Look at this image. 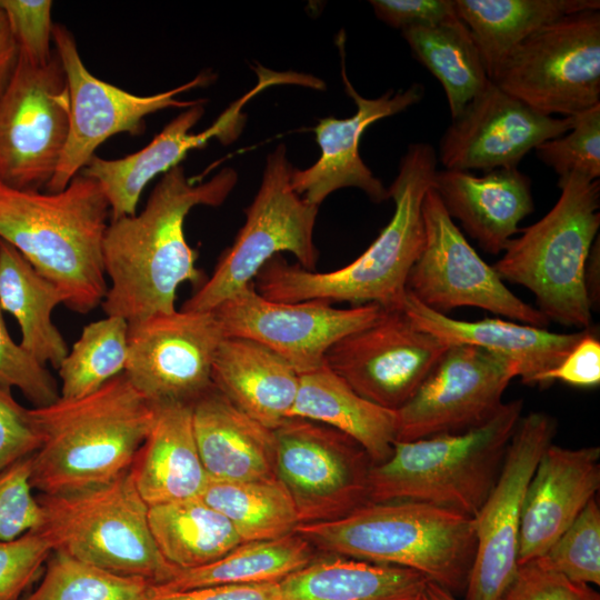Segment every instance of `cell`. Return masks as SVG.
<instances>
[{"label":"cell","mask_w":600,"mask_h":600,"mask_svg":"<svg viewBox=\"0 0 600 600\" xmlns=\"http://www.w3.org/2000/svg\"><path fill=\"white\" fill-rule=\"evenodd\" d=\"M237 181L236 170L226 167L193 183L179 164L162 176L141 212L110 221L102 244L110 279L101 303L106 316L134 323L172 312L182 283L199 288L206 281L186 240L184 220L197 206L223 203Z\"/></svg>","instance_id":"1"},{"label":"cell","mask_w":600,"mask_h":600,"mask_svg":"<svg viewBox=\"0 0 600 600\" xmlns=\"http://www.w3.org/2000/svg\"><path fill=\"white\" fill-rule=\"evenodd\" d=\"M436 172L433 147L410 144L388 189L394 203L393 216L356 260L340 269L320 272L291 264L277 254L254 278L256 290L273 301L319 299L400 309L409 272L424 246L422 203L433 187Z\"/></svg>","instance_id":"2"},{"label":"cell","mask_w":600,"mask_h":600,"mask_svg":"<svg viewBox=\"0 0 600 600\" xmlns=\"http://www.w3.org/2000/svg\"><path fill=\"white\" fill-rule=\"evenodd\" d=\"M41 436L30 457V483L40 494L106 484L127 472L144 442L154 408L124 372L97 391L32 408Z\"/></svg>","instance_id":"3"},{"label":"cell","mask_w":600,"mask_h":600,"mask_svg":"<svg viewBox=\"0 0 600 600\" xmlns=\"http://www.w3.org/2000/svg\"><path fill=\"white\" fill-rule=\"evenodd\" d=\"M108 218L101 187L82 172L57 192L0 183V239L56 284L63 304L78 313L101 306L109 288L102 257Z\"/></svg>","instance_id":"4"},{"label":"cell","mask_w":600,"mask_h":600,"mask_svg":"<svg viewBox=\"0 0 600 600\" xmlns=\"http://www.w3.org/2000/svg\"><path fill=\"white\" fill-rule=\"evenodd\" d=\"M294 532L327 554L413 570L453 596L464 592L476 552L473 518L416 501L368 502Z\"/></svg>","instance_id":"5"},{"label":"cell","mask_w":600,"mask_h":600,"mask_svg":"<svg viewBox=\"0 0 600 600\" xmlns=\"http://www.w3.org/2000/svg\"><path fill=\"white\" fill-rule=\"evenodd\" d=\"M522 410L517 399L476 428L396 441L388 459L370 468L369 502H423L473 518L498 479Z\"/></svg>","instance_id":"6"},{"label":"cell","mask_w":600,"mask_h":600,"mask_svg":"<svg viewBox=\"0 0 600 600\" xmlns=\"http://www.w3.org/2000/svg\"><path fill=\"white\" fill-rule=\"evenodd\" d=\"M561 194L539 221L511 239L492 268L504 281L527 288L550 321L590 328L584 268L600 227V183L571 172L559 178Z\"/></svg>","instance_id":"7"},{"label":"cell","mask_w":600,"mask_h":600,"mask_svg":"<svg viewBox=\"0 0 600 600\" xmlns=\"http://www.w3.org/2000/svg\"><path fill=\"white\" fill-rule=\"evenodd\" d=\"M41 530L53 550L109 572L137 577L151 586L171 580L180 570L160 553L149 526V506L130 469L94 488L40 494Z\"/></svg>","instance_id":"8"},{"label":"cell","mask_w":600,"mask_h":600,"mask_svg":"<svg viewBox=\"0 0 600 600\" xmlns=\"http://www.w3.org/2000/svg\"><path fill=\"white\" fill-rule=\"evenodd\" d=\"M292 167L284 144L267 158L260 188L246 209V221L220 257L213 273L182 304L187 311H213L229 297L253 283L277 254L292 253L297 263L316 270L313 230L318 206L307 202L290 183Z\"/></svg>","instance_id":"9"},{"label":"cell","mask_w":600,"mask_h":600,"mask_svg":"<svg viewBox=\"0 0 600 600\" xmlns=\"http://www.w3.org/2000/svg\"><path fill=\"white\" fill-rule=\"evenodd\" d=\"M538 112L572 117L600 104V12L562 17L526 39L491 80Z\"/></svg>","instance_id":"10"},{"label":"cell","mask_w":600,"mask_h":600,"mask_svg":"<svg viewBox=\"0 0 600 600\" xmlns=\"http://www.w3.org/2000/svg\"><path fill=\"white\" fill-rule=\"evenodd\" d=\"M69 111L67 79L56 50L41 64L18 52L0 90V183L46 189L67 142Z\"/></svg>","instance_id":"11"},{"label":"cell","mask_w":600,"mask_h":600,"mask_svg":"<svg viewBox=\"0 0 600 600\" xmlns=\"http://www.w3.org/2000/svg\"><path fill=\"white\" fill-rule=\"evenodd\" d=\"M422 216L424 246L407 279V291L421 304L446 316L453 309L472 307L533 327L549 324L477 253L433 188L424 196Z\"/></svg>","instance_id":"12"},{"label":"cell","mask_w":600,"mask_h":600,"mask_svg":"<svg viewBox=\"0 0 600 600\" xmlns=\"http://www.w3.org/2000/svg\"><path fill=\"white\" fill-rule=\"evenodd\" d=\"M273 432L276 478L290 493L300 523L337 520L369 502L372 461L350 437L300 418Z\"/></svg>","instance_id":"13"},{"label":"cell","mask_w":600,"mask_h":600,"mask_svg":"<svg viewBox=\"0 0 600 600\" xmlns=\"http://www.w3.org/2000/svg\"><path fill=\"white\" fill-rule=\"evenodd\" d=\"M52 42L66 74L70 111L67 142L46 187L50 192L63 190L107 139L117 133L140 132L144 117L162 109H186L198 103L200 100L181 101L177 96L208 84L213 78L211 73H201L171 90L138 96L91 74L81 60L74 37L64 26L53 24Z\"/></svg>","instance_id":"14"},{"label":"cell","mask_w":600,"mask_h":600,"mask_svg":"<svg viewBox=\"0 0 600 600\" xmlns=\"http://www.w3.org/2000/svg\"><path fill=\"white\" fill-rule=\"evenodd\" d=\"M557 422L541 411L520 418L498 479L473 517L476 552L464 600H502L518 571V543L526 491Z\"/></svg>","instance_id":"15"},{"label":"cell","mask_w":600,"mask_h":600,"mask_svg":"<svg viewBox=\"0 0 600 600\" xmlns=\"http://www.w3.org/2000/svg\"><path fill=\"white\" fill-rule=\"evenodd\" d=\"M213 312L224 337L253 340L303 374L323 367L326 353L337 341L374 322L383 308L366 303L340 309L319 299L273 301L250 283Z\"/></svg>","instance_id":"16"},{"label":"cell","mask_w":600,"mask_h":600,"mask_svg":"<svg viewBox=\"0 0 600 600\" xmlns=\"http://www.w3.org/2000/svg\"><path fill=\"white\" fill-rule=\"evenodd\" d=\"M519 377L511 360L470 344H449L412 398L397 410V440L462 432L488 421Z\"/></svg>","instance_id":"17"},{"label":"cell","mask_w":600,"mask_h":600,"mask_svg":"<svg viewBox=\"0 0 600 600\" xmlns=\"http://www.w3.org/2000/svg\"><path fill=\"white\" fill-rule=\"evenodd\" d=\"M124 374L152 404L193 403L210 390L224 338L213 311L174 310L128 323Z\"/></svg>","instance_id":"18"},{"label":"cell","mask_w":600,"mask_h":600,"mask_svg":"<svg viewBox=\"0 0 600 600\" xmlns=\"http://www.w3.org/2000/svg\"><path fill=\"white\" fill-rule=\"evenodd\" d=\"M449 344L416 327L401 309L337 341L324 364L362 398L397 411L420 388Z\"/></svg>","instance_id":"19"},{"label":"cell","mask_w":600,"mask_h":600,"mask_svg":"<svg viewBox=\"0 0 600 600\" xmlns=\"http://www.w3.org/2000/svg\"><path fill=\"white\" fill-rule=\"evenodd\" d=\"M572 126V117L542 114L490 80L443 133L439 160L461 171L517 167L530 150Z\"/></svg>","instance_id":"20"},{"label":"cell","mask_w":600,"mask_h":600,"mask_svg":"<svg viewBox=\"0 0 600 600\" xmlns=\"http://www.w3.org/2000/svg\"><path fill=\"white\" fill-rule=\"evenodd\" d=\"M261 71L257 69V87L233 102L204 131L190 133L204 113V100H200L183 109L141 150L119 159L94 156L81 172L101 187L111 220L136 214L144 187L159 173L179 166L190 150L206 146L213 138L223 143L233 141L244 122L241 109L257 92L274 83L292 82L289 72L278 73L263 68Z\"/></svg>","instance_id":"21"},{"label":"cell","mask_w":600,"mask_h":600,"mask_svg":"<svg viewBox=\"0 0 600 600\" xmlns=\"http://www.w3.org/2000/svg\"><path fill=\"white\" fill-rule=\"evenodd\" d=\"M342 79L347 93L357 106L356 113L346 119H320L313 128L321 149L320 158L307 169L292 168L290 174L294 192L318 207L333 191L348 187L362 190L373 202L389 199L388 189L359 154L360 138L371 123L418 103L424 93L423 87L414 83L406 90H390L376 99L364 98L348 80L343 63Z\"/></svg>","instance_id":"22"},{"label":"cell","mask_w":600,"mask_h":600,"mask_svg":"<svg viewBox=\"0 0 600 600\" xmlns=\"http://www.w3.org/2000/svg\"><path fill=\"white\" fill-rule=\"evenodd\" d=\"M599 488V447L548 446L526 491L518 566L541 558L596 498Z\"/></svg>","instance_id":"23"},{"label":"cell","mask_w":600,"mask_h":600,"mask_svg":"<svg viewBox=\"0 0 600 600\" xmlns=\"http://www.w3.org/2000/svg\"><path fill=\"white\" fill-rule=\"evenodd\" d=\"M448 214L488 253L503 252L533 212L531 181L517 167L476 176L470 171H437L432 187Z\"/></svg>","instance_id":"24"},{"label":"cell","mask_w":600,"mask_h":600,"mask_svg":"<svg viewBox=\"0 0 600 600\" xmlns=\"http://www.w3.org/2000/svg\"><path fill=\"white\" fill-rule=\"evenodd\" d=\"M400 309L416 327L448 344L476 346L511 360L528 386H536L541 374L558 366L589 329L558 333L500 318L457 320L430 310L408 291Z\"/></svg>","instance_id":"25"},{"label":"cell","mask_w":600,"mask_h":600,"mask_svg":"<svg viewBox=\"0 0 600 600\" xmlns=\"http://www.w3.org/2000/svg\"><path fill=\"white\" fill-rule=\"evenodd\" d=\"M198 451L210 480L252 481L276 477V438L214 387L192 403Z\"/></svg>","instance_id":"26"},{"label":"cell","mask_w":600,"mask_h":600,"mask_svg":"<svg viewBox=\"0 0 600 600\" xmlns=\"http://www.w3.org/2000/svg\"><path fill=\"white\" fill-rule=\"evenodd\" d=\"M153 408L151 429L130 468L140 496L149 507L200 497L209 478L194 438L192 404L169 401Z\"/></svg>","instance_id":"27"},{"label":"cell","mask_w":600,"mask_h":600,"mask_svg":"<svg viewBox=\"0 0 600 600\" xmlns=\"http://www.w3.org/2000/svg\"><path fill=\"white\" fill-rule=\"evenodd\" d=\"M211 381L238 409L274 430L290 419L300 374L269 348L224 337L213 358Z\"/></svg>","instance_id":"28"},{"label":"cell","mask_w":600,"mask_h":600,"mask_svg":"<svg viewBox=\"0 0 600 600\" xmlns=\"http://www.w3.org/2000/svg\"><path fill=\"white\" fill-rule=\"evenodd\" d=\"M290 418L342 432L362 447L372 464L387 460L397 440V411L362 398L326 364L300 374Z\"/></svg>","instance_id":"29"},{"label":"cell","mask_w":600,"mask_h":600,"mask_svg":"<svg viewBox=\"0 0 600 600\" xmlns=\"http://www.w3.org/2000/svg\"><path fill=\"white\" fill-rule=\"evenodd\" d=\"M427 583L410 569L338 554L314 558L279 582L280 600H421Z\"/></svg>","instance_id":"30"},{"label":"cell","mask_w":600,"mask_h":600,"mask_svg":"<svg viewBox=\"0 0 600 600\" xmlns=\"http://www.w3.org/2000/svg\"><path fill=\"white\" fill-rule=\"evenodd\" d=\"M492 80L508 56L544 26L572 13L599 10V0H453Z\"/></svg>","instance_id":"31"},{"label":"cell","mask_w":600,"mask_h":600,"mask_svg":"<svg viewBox=\"0 0 600 600\" xmlns=\"http://www.w3.org/2000/svg\"><path fill=\"white\" fill-rule=\"evenodd\" d=\"M60 303H64V297L59 288L0 239V307L18 321L23 349L42 364L50 363L56 369L69 352L51 318Z\"/></svg>","instance_id":"32"},{"label":"cell","mask_w":600,"mask_h":600,"mask_svg":"<svg viewBox=\"0 0 600 600\" xmlns=\"http://www.w3.org/2000/svg\"><path fill=\"white\" fill-rule=\"evenodd\" d=\"M316 558L314 548L299 533L242 542L220 559L150 587V593H168L196 588L280 582Z\"/></svg>","instance_id":"33"},{"label":"cell","mask_w":600,"mask_h":600,"mask_svg":"<svg viewBox=\"0 0 600 600\" xmlns=\"http://www.w3.org/2000/svg\"><path fill=\"white\" fill-rule=\"evenodd\" d=\"M148 517L160 553L178 570L209 564L242 543L231 522L200 497L151 506Z\"/></svg>","instance_id":"34"},{"label":"cell","mask_w":600,"mask_h":600,"mask_svg":"<svg viewBox=\"0 0 600 600\" xmlns=\"http://www.w3.org/2000/svg\"><path fill=\"white\" fill-rule=\"evenodd\" d=\"M402 33L416 58L442 84L456 119L490 82L472 33L460 18Z\"/></svg>","instance_id":"35"},{"label":"cell","mask_w":600,"mask_h":600,"mask_svg":"<svg viewBox=\"0 0 600 600\" xmlns=\"http://www.w3.org/2000/svg\"><path fill=\"white\" fill-rule=\"evenodd\" d=\"M200 498L231 522L242 542L280 538L300 524L290 493L276 477L239 482L209 479Z\"/></svg>","instance_id":"36"},{"label":"cell","mask_w":600,"mask_h":600,"mask_svg":"<svg viewBox=\"0 0 600 600\" xmlns=\"http://www.w3.org/2000/svg\"><path fill=\"white\" fill-rule=\"evenodd\" d=\"M128 322L107 316L87 324L58 367L61 399L88 396L124 372Z\"/></svg>","instance_id":"37"},{"label":"cell","mask_w":600,"mask_h":600,"mask_svg":"<svg viewBox=\"0 0 600 600\" xmlns=\"http://www.w3.org/2000/svg\"><path fill=\"white\" fill-rule=\"evenodd\" d=\"M151 583L53 550L40 584L24 600H146Z\"/></svg>","instance_id":"38"},{"label":"cell","mask_w":600,"mask_h":600,"mask_svg":"<svg viewBox=\"0 0 600 600\" xmlns=\"http://www.w3.org/2000/svg\"><path fill=\"white\" fill-rule=\"evenodd\" d=\"M539 560L571 582L600 586V509L596 498Z\"/></svg>","instance_id":"39"},{"label":"cell","mask_w":600,"mask_h":600,"mask_svg":"<svg viewBox=\"0 0 600 600\" xmlns=\"http://www.w3.org/2000/svg\"><path fill=\"white\" fill-rule=\"evenodd\" d=\"M572 128L534 150L559 178L577 172L591 180L600 177V104L572 116Z\"/></svg>","instance_id":"40"},{"label":"cell","mask_w":600,"mask_h":600,"mask_svg":"<svg viewBox=\"0 0 600 600\" xmlns=\"http://www.w3.org/2000/svg\"><path fill=\"white\" fill-rule=\"evenodd\" d=\"M0 388L19 389L33 408L56 402L60 390L44 364L20 343H16L7 329L0 307Z\"/></svg>","instance_id":"41"},{"label":"cell","mask_w":600,"mask_h":600,"mask_svg":"<svg viewBox=\"0 0 600 600\" xmlns=\"http://www.w3.org/2000/svg\"><path fill=\"white\" fill-rule=\"evenodd\" d=\"M52 551V542L40 528L0 540V600H19L38 579Z\"/></svg>","instance_id":"42"},{"label":"cell","mask_w":600,"mask_h":600,"mask_svg":"<svg viewBox=\"0 0 600 600\" xmlns=\"http://www.w3.org/2000/svg\"><path fill=\"white\" fill-rule=\"evenodd\" d=\"M31 457V456H30ZM30 457L0 472V540L8 541L42 524V509L32 494Z\"/></svg>","instance_id":"43"},{"label":"cell","mask_w":600,"mask_h":600,"mask_svg":"<svg viewBox=\"0 0 600 600\" xmlns=\"http://www.w3.org/2000/svg\"><path fill=\"white\" fill-rule=\"evenodd\" d=\"M18 52L34 63H46L54 52L52 1L0 0Z\"/></svg>","instance_id":"44"},{"label":"cell","mask_w":600,"mask_h":600,"mask_svg":"<svg viewBox=\"0 0 600 600\" xmlns=\"http://www.w3.org/2000/svg\"><path fill=\"white\" fill-rule=\"evenodd\" d=\"M502 600H600L591 586L574 583L539 559L520 564Z\"/></svg>","instance_id":"45"},{"label":"cell","mask_w":600,"mask_h":600,"mask_svg":"<svg viewBox=\"0 0 600 600\" xmlns=\"http://www.w3.org/2000/svg\"><path fill=\"white\" fill-rule=\"evenodd\" d=\"M40 444L32 408H24L11 391L0 388V472L32 456Z\"/></svg>","instance_id":"46"},{"label":"cell","mask_w":600,"mask_h":600,"mask_svg":"<svg viewBox=\"0 0 600 600\" xmlns=\"http://www.w3.org/2000/svg\"><path fill=\"white\" fill-rule=\"evenodd\" d=\"M377 17L402 31L430 28L458 19L453 0H372Z\"/></svg>","instance_id":"47"},{"label":"cell","mask_w":600,"mask_h":600,"mask_svg":"<svg viewBox=\"0 0 600 600\" xmlns=\"http://www.w3.org/2000/svg\"><path fill=\"white\" fill-rule=\"evenodd\" d=\"M560 381L577 388H593L600 383V341L596 332L589 328L586 334L551 370L541 374L537 384L549 387Z\"/></svg>","instance_id":"48"},{"label":"cell","mask_w":600,"mask_h":600,"mask_svg":"<svg viewBox=\"0 0 600 600\" xmlns=\"http://www.w3.org/2000/svg\"><path fill=\"white\" fill-rule=\"evenodd\" d=\"M146 600H280V584H222L168 593L149 592Z\"/></svg>","instance_id":"49"},{"label":"cell","mask_w":600,"mask_h":600,"mask_svg":"<svg viewBox=\"0 0 600 600\" xmlns=\"http://www.w3.org/2000/svg\"><path fill=\"white\" fill-rule=\"evenodd\" d=\"M18 59V47L7 18L0 9V90L12 72Z\"/></svg>","instance_id":"50"},{"label":"cell","mask_w":600,"mask_h":600,"mask_svg":"<svg viewBox=\"0 0 600 600\" xmlns=\"http://www.w3.org/2000/svg\"><path fill=\"white\" fill-rule=\"evenodd\" d=\"M584 288L591 310L600 307V244L599 236L596 238L584 268Z\"/></svg>","instance_id":"51"},{"label":"cell","mask_w":600,"mask_h":600,"mask_svg":"<svg viewBox=\"0 0 600 600\" xmlns=\"http://www.w3.org/2000/svg\"><path fill=\"white\" fill-rule=\"evenodd\" d=\"M421 600H458V599L448 590L432 582H428L424 588Z\"/></svg>","instance_id":"52"}]
</instances>
